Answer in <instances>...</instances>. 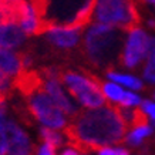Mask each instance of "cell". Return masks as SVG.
Returning a JSON list of instances; mask_svg holds the SVG:
<instances>
[{"mask_svg":"<svg viewBox=\"0 0 155 155\" xmlns=\"http://www.w3.org/2000/svg\"><path fill=\"white\" fill-rule=\"evenodd\" d=\"M27 34L23 31L20 24L13 21H0V47L2 48H17L26 40Z\"/></svg>","mask_w":155,"mask_h":155,"instance_id":"obj_9","label":"cell"},{"mask_svg":"<svg viewBox=\"0 0 155 155\" xmlns=\"http://www.w3.org/2000/svg\"><path fill=\"white\" fill-rule=\"evenodd\" d=\"M107 77L113 83H117V84H121L124 87H128L131 90H141L142 88V81L140 78H137L134 75H128V74H120V73H115V71H108Z\"/></svg>","mask_w":155,"mask_h":155,"instance_id":"obj_13","label":"cell"},{"mask_svg":"<svg viewBox=\"0 0 155 155\" xmlns=\"http://www.w3.org/2000/svg\"><path fill=\"white\" fill-rule=\"evenodd\" d=\"M140 2H144V3H152V5H155V0H140Z\"/></svg>","mask_w":155,"mask_h":155,"instance_id":"obj_23","label":"cell"},{"mask_svg":"<svg viewBox=\"0 0 155 155\" xmlns=\"http://www.w3.org/2000/svg\"><path fill=\"white\" fill-rule=\"evenodd\" d=\"M125 40L124 30L95 23L85 33L83 51L90 64L98 68H108L121 60Z\"/></svg>","mask_w":155,"mask_h":155,"instance_id":"obj_2","label":"cell"},{"mask_svg":"<svg viewBox=\"0 0 155 155\" xmlns=\"http://www.w3.org/2000/svg\"><path fill=\"white\" fill-rule=\"evenodd\" d=\"M151 134H152V127L150 124H142V125L132 127V130L124 138H125V141L130 145H140L147 137H150Z\"/></svg>","mask_w":155,"mask_h":155,"instance_id":"obj_12","label":"cell"},{"mask_svg":"<svg viewBox=\"0 0 155 155\" xmlns=\"http://www.w3.org/2000/svg\"><path fill=\"white\" fill-rule=\"evenodd\" d=\"M58 80L83 107L94 110L105 104V97L101 91V80L95 75H83L74 71H58Z\"/></svg>","mask_w":155,"mask_h":155,"instance_id":"obj_4","label":"cell"},{"mask_svg":"<svg viewBox=\"0 0 155 155\" xmlns=\"http://www.w3.org/2000/svg\"><path fill=\"white\" fill-rule=\"evenodd\" d=\"M94 19L97 23L118 27L124 31H131L141 24L135 0H97Z\"/></svg>","mask_w":155,"mask_h":155,"instance_id":"obj_3","label":"cell"},{"mask_svg":"<svg viewBox=\"0 0 155 155\" xmlns=\"http://www.w3.org/2000/svg\"><path fill=\"white\" fill-rule=\"evenodd\" d=\"M61 155H78V152H77L75 150H71L70 148V150H66Z\"/></svg>","mask_w":155,"mask_h":155,"instance_id":"obj_22","label":"cell"},{"mask_svg":"<svg viewBox=\"0 0 155 155\" xmlns=\"http://www.w3.org/2000/svg\"><path fill=\"white\" fill-rule=\"evenodd\" d=\"M40 135H41V140L46 144H50L51 147L57 148V147H60L63 144V137L56 132L53 128H48V127H43L40 130Z\"/></svg>","mask_w":155,"mask_h":155,"instance_id":"obj_16","label":"cell"},{"mask_svg":"<svg viewBox=\"0 0 155 155\" xmlns=\"http://www.w3.org/2000/svg\"><path fill=\"white\" fill-rule=\"evenodd\" d=\"M54 150H56L54 147H51L50 144H46V142H44V144L37 150V154L36 155H56Z\"/></svg>","mask_w":155,"mask_h":155,"instance_id":"obj_21","label":"cell"},{"mask_svg":"<svg viewBox=\"0 0 155 155\" xmlns=\"http://www.w3.org/2000/svg\"><path fill=\"white\" fill-rule=\"evenodd\" d=\"M6 130L9 137V148L6 155H36L37 148L31 144L30 138L13 121L6 120Z\"/></svg>","mask_w":155,"mask_h":155,"instance_id":"obj_8","label":"cell"},{"mask_svg":"<svg viewBox=\"0 0 155 155\" xmlns=\"http://www.w3.org/2000/svg\"><path fill=\"white\" fill-rule=\"evenodd\" d=\"M43 77H44V91L47 93L51 100L54 101L57 107L60 108L66 115H73L74 117L77 114V108L70 101V98L66 95V93L61 88V83L58 80V70L56 68H46L41 71Z\"/></svg>","mask_w":155,"mask_h":155,"instance_id":"obj_7","label":"cell"},{"mask_svg":"<svg viewBox=\"0 0 155 155\" xmlns=\"http://www.w3.org/2000/svg\"><path fill=\"white\" fill-rule=\"evenodd\" d=\"M154 97H155V94H154Z\"/></svg>","mask_w":155,"mask_h":155,"instance_id":"obj_24","label":"cell"},{"mask_svg":"<svg viewBox=\"0 0 155 155\" xmlns=\"http://www.w3.org/2000/svg\"><path fill=\"white\" fill-rule=\"evenodd\" d=\"M148 41H150V36L145 31H142L140 27L128 31V37L122 48L120 63L130 70L138 68V66L148 56Z\"/></svg>","mask_w":155,"mask_h":155,"instance_id":"obj_6","label":"cell"},{"mask_svg":"<svg viewBox=\"0 0 155 155\" xmlns=\"http://www.w3.org/2000/svg\"><path fill=\"white\" fill-rule=\"evenodd\" d=\"M70 145L78 151H95L122 141L127 124L117 107H100L80 111L70 125L64 128Z\"/></svg>","mask_w":155,"mask_h":155,"instance_id":"obj_1","label":"cell"},{"mask_svg":"<svg viewBox=\"0 0 155 155\" xmlns=\"http://www.w3.org/2000/svg\"><path fill=\"white\" fill-rule=\"evenodd\" d=\"M9 148V137L6 130V118L5 115H0V155L7 154Z\"/></svg>","mask_w":155,"mask_h":155,"instance_id":"obj_17","label":"cell"},{"mask_svg":"<svg viewBox=\"0 0 155 155\" xmlns=\"http://www.w3.org/2000/svg\"><path fill=\"white\" fill-rule=\"evenodd\" d=\"M0 70L16 77L21 70H24L21 53H13L9 48L0 47Z\"/></svg>","mask_w":155,"mask_h":155,"instance_id":"obj_11","label":"cell"},{"mask_svg":"<svg viewBox=\"0 0 155 155\" xmlns=\"http://www.w3.org/2000/svg\"><path fill=\"white\" fill-rule=\"evenodd\" d=\"M144 78L148 83H155V37L150 36L148 41V56H147V64L144 68Z\"/></svg>","mask_w":155,"mask_h":155,"instance_id":"obj_14","label":"cell"},{"mask_svg":"<svg viewBox=\"0 0 155 155\" xmlns=\"http://www.w3.org/2000/svg\"><path fill=\"white\" fill-rule=\"evenodd\" d=\"M98 155H130L124 148H111V147H103L98 150Z\"/></svg>","mask_w":155,"mask_h":155,"instance_id":"obj_20","label":"cell"},{"mask_svg":"<svg viewBox=\"0 0 155 155\" xmlns=\"http://www.w3.org/2000/svg\"><path fill=\"white\" fill-rule=\"evenodd\" d=\"M24 98L27 101V111L37 121L41 122L44 127L53 128V130L66 128V114L54 104L51 97L44 91V87L34 90L33 93L26 95Z\"/></svg>","mask_w":155,"mask_h":155,"instance_id":"obj_5","label":"cell"},{"mask_svg":"<svg viewBox=\"0 0 155 155\" xmlns=\"http://www.w3.org/2000/svg\"><path fill=\"white\" fill-rule=\"evenodd\" d=\"M141 97L140 95L134 94V93H130V91H125L124 93V95H122V98L120 100V103H118V105L120 107H135V105H140L141 104Z\"/></svg>","mask_w":155,"mask_h":155,"instance_id":"obj_18","label":"cell"},{"mask_svg":"<svg viewBox=\"0 0 155 155\" xmlns=\"http://www.w3.org/2000/svg\"><path fill=\"white\" fill-rule=\"evenodd\" d=\"M46 37L47 41L57 48H73L80 43L81 28H51Z\"/></svg>","mask_w":155,"mask_h":155,"instance_id":"obj_10","label":"cell"},{"mask_svg":"<svg viewBox=\"0 0 155 155\" xmlns=\"http://www.w3.org/2000/svg\"><path fill=\"white\" fill-rule=\"evenodd\" d=\"M140 105H141V110L145 113V115H148L152 120V124L155 125V103L145 100V101H141Z\"/></svg>","mask_w":155,"mask_h":155,"instance_id":"obj_19","label":"cell"},{"mask_svg":"<svg viewBox=\"0 0 155 155\" xmlns=\"http://www.w3.org/2000/svg\"><path fill=\"white\" fill-rule=\"evenodd\" d=\"M101 91H103L104 97L110 101H113V103H120V100L122 98V95H124V90L120 87V84L117 83H103L101 81Z\"/></svg>","mask_w":155,"mask_h":155,"instance_id":"obj_15","label":"cell"}]
</instances>
